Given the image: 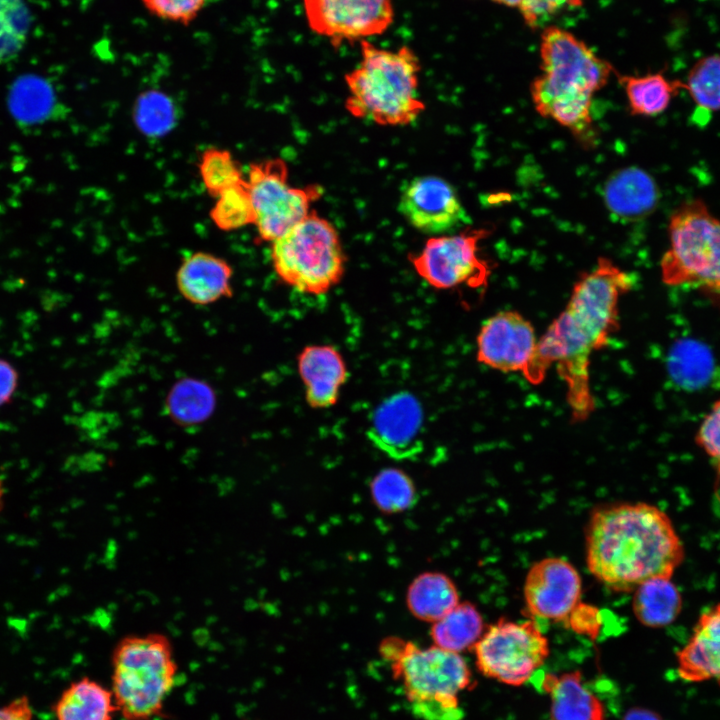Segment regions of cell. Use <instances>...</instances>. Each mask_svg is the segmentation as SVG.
<instances>
[{
  "label": "cell",
  "instance_id": "9c48e42d",
  "mask_svg": "<svg viewBox=\"0 0 720 720\" xmlns=\"http://www.w3.org/2000/svg\"><path fill=\"white\" fill-rule=\"evenodd\" d=\"M246 183L257 239L270 243L303 220L311 212L312 203L323 193L316 184L292 186L288 166L281 158L251 163Z\"/></svg>",
  "mask_w": 720,
  "mask_h": 720
},
{
  "label": "cell",
  "instance_id": "1f68e13d",
  "mask_svg": "<svg viewBox=\"0 0 720 720\" xmlns=\"http://www.w3.org/2000/svg\"><path fill=\"white\" fill-rule=\"evenodd\" d=\"M209 0H141L153 16L174 23L187 25L194 21Z\"/></svg>",
  "mask_w": 720,
  "mask_h": 720
},
{
  "label": "cell",
  "instance_id": "60d3db41",
  "mask_svg": "<svg viewBox=\"0 0 720 720\" xmlns=\"http://www.w3.org/2000/svg\"><path fill=\"white\" fill-rule=\"evenodd\" d=\"M575 2H576V5H578L580 3V0H575Z\"/></svg>",
  "mask_w": 720,
  "mask_h": 720
},
{
  "label": "cell",
  "instance_id": "7c38bea8",
  "mask_svg": "<svg viewBox=\"0 0 720 720\" xmlns=\"http://www.w3.org/2000/svg\"><path fill=\"white\" fill-rule=\"evenodd\" d=\"M538 341L533 325L522 314L500 311L481 325L476 357L489 368L521 373L529 383L537 385L544 380L538 370Z\"/></svg>",
  "mask_w": 720,
  "mask_h": 720
},
{
  "label": "cell",
  "instance_id": "8d00e7d4",
  "mask_svg": "<svg viewBox=\"0 0 720 720\" xmlns=\"http://www.w3.org/2000/svg\"><path fill=\"white\" fill-rule=\"evenodd\" d=\"M33 708L25 695L14 698L0 706V720H32Z\"/></svg>",
  "mask_w": 720,
  "mask_h": 720
},
{
  "label": "cell",
  "instance_id": "f546056e",
  "mask_svg": "<svg viewBox=\"0 0 720 720\" xmlns=\"http://www.w3.org/2000/svg\"><path fill=\"white\" fill-rule=\"evenodd\" d=\"M683 89L705 112L720 111V54L697 61L690 69Z\"/></svg>",
  "mask_w": 720,
  "mask_h": 720
},
{
  "label": "cell",
  "instance_id": "f35d334b",
  "mask_svg": "<svg viewBox=\"0 0 720 720\" xmlns=\"http://www.w3.org/2000/svg\"><path fill=\"white\" fill-rule=\"evenodd\" d=\"M4 503H5V486H4L3 480L0 476V514L3 510Z\"/></svg>",
  "mask_w": 720,
  "mask_h": 720
},
{
  "label": "cell",
  "instance_id": "7a4b0ae2",
  "mask_svg": "<svg viewBox=\"0 0 720 720\" xmlns=\"http://www.w3.org/2000/svg\"><path fill=\"white\" fill-rule=\"evenodd\" d=\"M585 555L599 582L630 592L653 578L671 579L684 559V547L671 519L657 506L614 503L591 513Z\"/></svg>",
  "mask_w": 720,
  "mask_h": 720
},
{
  "label": "cell",
  "instance_id": "5b68a950",
  "mask_svg": "<svg viewBox=\"0 0 720 720\" xmlns=\"http://www.w3.org/2000/svg\"><path fill=\"white\" fill-rule=\"evenodd\" d=\"M379 650L417 718L462 720L458 697L470 684L471 674L460 653L436 645L424 648L399 637L384 639Z\"/></svg>",
  "mask_w": 720,
  "mask_h": 720
},
{
  "label": "cell",
  "instance_id": "ac0fdd59",
  "mask_svg": "<svg viewBox=\"0 0 720 720\" xmlns=\"http://www.w3.org/2000/svg\"><path fill=\"white\" fill-rule=\"evenodd\" d=\"M676 670L687 683L714 681L720 687V603L703 612L676 654Z\"/></svg>",
  "mask_w": 720,
  "mask_h": 720
},
{
  "label": "cell",
  "instance_id": "4fadbf2b",
  "mask_svg": "<svg viewBox=\"0 0 720 720\" xmlns=\"http://www.w3.org/2000/svg\"><path fill=\"white\" fill-rule=\"evenodd\" d=\"M310 30L335 48L385 33L395 19L393 0H303Z\"/></svg>",
  "mask_w": 720,
  "mask_h": 720
},
{
  "label": "cell",
  "instance_id": "ba28073f",
  "mask_svg": "<svg viewBox=\"0 0 720 720\" xmlns=\"http://www.w3.org/2000/svg\"><path fill=\"white\" fill-rule=\"evenodd\" d=\"M668 236L660 261L662 281L694 287L720 301V219L702 200H689L672 213Z\"/></svg>",
  "mask_w": 720,
  "mask_h": 720
},
{
  "label": "cell",
  "instance_id": "8fae6325",
  "mask_svg": "<svg viewBox=\"0 0 720 720\" xmlns=\"http://www.w3.org/2000/svg\"><path fill=\"white\" fill-rule=\"evenodd\" d=\"M491 232L489 228L467 227L455 234L431 236L408 259L417 275L435 289L486 287L491 270L489 263L478 255V243Z\"/></svg>",
  "mask_w": 720,
  "mask_h": 720
},
{
  "label": "cell",
  "instance_id": "603a6c76",
  "mask_svg": "<svg viewBox=\"0 0 720 720\" xmlns=\"http://www.w3.org/2000/svg\"><path fill=\"white\" fill-rule=\"evenodd\" d=\"M53 711L56 720H112L118 712L111 689L89 677L71 682Z\"/></svg>",
  "mask_w": 720,
  "mask_h": 720
},
{
  "label": "cell",
  "instance_id": "83f0119b",
  "mask_svg": "<svg viewBox=\"0 0 720 720\" xmlns=\"http://www.w3.org/2000/svg\"><path fill=\"white\" fill-rule=\"evenodd\" d=\"M370 495L383 513L395 514L410 509L416 502V487L403 470L391 467L379 471L370 482Z\"/></svg>",
  "mask_w": 720,
  "mask_h": 720
},
{
  "label": "cell",
  "instance_id": "f1b7e54d",
  "mask_svg": "<svg viewBox=\"0 0 720 720\" xmlns=\"http://www.w3.org/2000/svg\"><path fill=\"white\" fill-rule=\"evenodd\" d=\"M198 170L207 193L214 198L246 179L239 162L223 148L205 149L199 158Z\"/></svg>",
  "mask_w": 720,
  "mask_h": 720
},
{
  "label": "cell",
  "instance_id": "d6986e66",
  "mask_svg": "<svg viewBox=\"0 0 720 720\" xmlns=\"http://www.w3.org/2000/svg\"><path fill=\"white\" fill-rule=\"evenodd\" d=\"M603 201L617 220L637 221L652 214L660 201V190L651 174L629 166L614 171L603 186Z\"/></svg>",
  "mask_w": 720,
  "mask_h": 720
},
{
  "label": "cell",
  "instance_id": "6da1fadb",
  "mask_svg": "<svg viewBox=\"0 0 720 720\" xmlns=\"http://www.w3.org/2000/svg\"><path fill=\"white\" fill-rule=\"evenodd\" d=\"M631 275L610 259L600 257L573 286L564 310L538 341V370L544 379L551 365L566 386L574 422L595 410L590 386L592 354L605 347L619 327V302L631 290Z\"/></svg>",
  "mask_w": 720,
  "mask_h": 720
},
{
  "label": "cell",
  "instance_id": "4316f807",
  "mask_svg": "<svg viewBox=\"0 0 720 720\" xmlns=\"http://www.w3.org/2000/svg\"><path fill=\"white\" fill-rule=\"evenodd\" d=\"M623 86L630 112L635 116H656L663 113L683 82L671 81L661 73L644 76L618 75Z\"/></svg>",
  "mask_w": 720,
  "mask_h": 720
},
{
  "label": "cell",
  "instance_id": "484cf974",
  "mask_svg": "<svg viewBox=\"0 0 720 720\" xmlns=\"http://www.w3.org/2000/svg\"><path fill=\"white\" fill-rule=\"evenodd\" d=\"M432 624L434 645L456 653L474 647L485 631L480 611L468 601L459 602Z\"/></svg>",
  "mask_w": 720,
  "mask_h": 720
},
{
  "label": "cell",
  "instance_id": "d6a6232c",
  "mask_svg": "<svg viewBox=\"0 0 720 720\" xmlns=\"http://www.w3.org/2000/svg\"><path fill=\"white\" fill-rule=\"evenodd\" d=\"M696 443L717 463L720 473V399L713 403L699 426Z\"/></svg>",
  "mask_w": 720,
  "mask_h": 720
},
{
  "label": "cell",
  "instance_id": "e575fe53",
  "mask_svg": "<svg viewBox=\"0 0 720 720\" xmlns=\"http://www.w3.org/2000/svg\"><path fill=\"white\" fill-rule=\"evenodd\" d=\"M566 623L577 633L597 638L601 628V614L598 608L580 602L570 613Z\"/></svg>",
  "mask_w": 720,
  "mask_h": 720
},
{
  "label": "cell",
  "instance_id": "44dd1931",
  "mask_svg": "<svg viewBox=\"0 0 720 720\" xmlns=\"http://www.w3.org/2000/svg\"><path fill=\"white\" fill-rule=\"evenodd\" d=\"M543 680L551 699V720H605L602 701L579 672L546 675Z\"/></svg>",
  "mask_w": 720,
  "mask_h": 720
},
{
  "label": "cell",
  "instance_id": "52a82bcc",
  "mask_svg": "<svg viewBox=\"0 0 720 720\" xmlns=\"http://www.w3.org/2000/svg\"><path fill=\"white\" fill-rule=\"evenodd\" d=\"M270 257L275 274L284 284L314 296L337 286L346 266L337 229L312 210L271 242Z\"/></svg>",
  "mask_w": 720,
  "mask_h": 720
},
{
  "label": "cell",
  "instance_id": "d4e9b609",
  "mask_svg": "<svg viewBox=\"0 0 720 720\" xmlns=\"http://www.w3.org/2000/svg\"><path fill=\"white\" fill-rule=\"evenodd\" d=\"M681 608V594L671 579L653 578L634 590L632 610L644 626H668L676 620Z\"/></svg>",
  "mask_w": 720,
  "mask_h": 720
},
{
  "label": "cell",
  "instance_id": "277c9868",
  "mask_svg": "<svg viewBox=\"0 0 720 720\" xmlns=\"http://www.w3.org/2000/svg\"><path fill=\"white\" fill-rule=\"evenodd\" d=\"M359 44L361 60L344 75L345 109L357 119L381 126L413 123L425 110L418 92L419 57L407 45L388 50L369 40Z\"/></svg>",
  "mask_w": 720,
  "mask_h": 720
},
{
  "label": "cell",
  "instance_id": "30bf717a",
  "mask_svg": "<svg viewBox=\"0 0 720 720\" xmlns=\"http://www.w3.org/2000/svg\"><path fill=\"white\" fill-rule=\"evenodd\" d=\"M473 648L481 673L512 686L531 679L549 655L548 639L534 620L501 618Z\"/></svg>",
  "mask_w": 720,
  "mask_h": 720
},
{
  "label": "cell",
  "instance_id": "cb8c5ba5",
  "mask_svg": "<svg viewBox=\"0 0 720 720\" xmlns=\"http://www.w3.org/2000/svg\"><path fill=\"white\" fill-rule=\"evenodd\" d=\"M459 603L453 580L442 572L428 571L416 576L409 584L406 604L417 619L434 623Z\"/></svg>",
  "mask_w": 720,
  "mask_h": 720
},
{
  "label": "cell",
  "instance_id": "d590c367",
  "mask_svg": "<svg viewBox=\"0 0 720 720\" xmlns=\"http://www.w3.org/2000/svg\"><path fill=\"white\" fill-rule=\"evenodd\" d=\"M18 372L6 359L0 358V407L13 397L18 386Z\"/></svg>",
  "mask_w": 720,
  "mask_h": 720
},
{
  "label": "cell",
  "instance_id": "3957f363",
  "mask_svg": "<svg viewBox=\"0 0 720 720\" xmlns=\"http://www.w3.org/2000/svg\"><path fill=\"white\" fill-rule=\"evenodd\" d=\"M541 70L530 85L538 114L568 129L584 146L596 140L593 97L614 72L612 66L571 33L547 28L541 41Z\"/></svg>",
  "mask_w": 720,
  "mask_h": 720
},
{
  "label": "cell",
  "instance_id": "5bb4252c",
  "mask_svg": "<svg viewBox=\"0 0 720 720\" xmlns=\"http://www.w3.org/2000/svg\"><path fill=\"white\" fill-rule=\"evenodd\" d=\"M398 209L409 225L431 236L450 234L469 220L455 188L434 175L411 179L402 189Z\"/></svg>",
  "mask_w": 720,
  "mask_h": 720
},
{
  "label": "cell",
  "instance_id": "74e56055",
  "mask_svg": "<svg viewBox=\"0 0 720 720\" xmlns=\"http://www.w3.org/2000/svg\"><path fill=\"white\" fill-rule=\"evenodd\" d=\"M622 720H663V718L648 708L633 707L625 713Z\"/></svg>",
  "mask_w": 720,
  "mask_h": 720
},
{
  "label": "cell",
  "instance_id": "8992f818",
  "mask_svg": "<svg viewBox=\"0 0 720 720\" xmlns=\"http://www.w3.org/2000/svg\"><path fill=\"white\" fill-rule=\"evenodd\" d=\"M177 665L168 639L159 634L129 636L112 656L111 691L124 720L158 716L175 685Z\"/></svg>",
  "mask_w": 720,
  "mask_h": 720
},
{
  "label": "cell",
  "instance_id": "ab89813d",
  "mask_svg": "<svg viewBox=\"0 0 720 720\" xmlns=\"http://www.w3.org/2000/svg\"><path fill=\"white\" fill-rule=\"evenodd\" d=\"M507 6H519L522 0H494Z\"/></svg>",
  "mask_w": 720,
  "mask_h": 720
},
{
  "label": "cell",
  "instance_id": "9a60e30c",
  "mask_svg": "<svg viewBox=\"0 0 720 720\" xmlns=\"http://www.w3.org/2000/svg\"><path fill=\"white\" fill-rule=\"evenodd\" d=\"M581 577L577 569L560 557H547L529 569L523 587L527 612L531 617L566 622L580 603Z\"/></svg>",
  "mask_w": 720,
  "mask_h": 720
},
{
  "label": "cell",
  "instance_id": "7402d4cb",
  "mask_svg": "<svg viewBox=\"0 0 720 720\" xmlns=\"http://www.w3.org/2000/svg\"><path fill=\"white\" fill-rule=\"evenodd\" d=\"M666 364L672 382L686 391L707 388L719 377L712 351L692 338L675 341L669 349Z\"/></svg>",
  "mask_w": 720,
  "mask_h": 720
},
{
  "label": "cell",
  "instance_id": "e0dca14e",
  "mask_svg": "<svg viewBox=\"0 0 720 720\" xmlns=\"http://www.w3.org/2000/svg\"><path fill=\"white\" fill-rule=\"evenodd\" d=\"M305 401L313 409L334 406L348 371L340 351L332 345L305 346L297 357Z\"/></svg>",
  "mask_w": 720,
  "mask_h": 720
},
{
  "label": "cell",
  "instance_id": "ffe728a7",
  "mask_svg": "<svg viewBox=\"0 0 720 720\" xmlns=\"http://www.w3.org/2000/svg\"><path fill=\"white\" fill-rule=\"evenodd\" d=\"M232 276L233 269L225 259L198 251L182 260L176 286L185 300L204 306L233 295Z\"/></svg>",
  "mask_w": 720,
  "mask_h": 720
},
{
  "label": "cell",
  "instance_id": "836d02e7",
  "mask_svg": "<svg viewBox=\"0 0 720 720\" xmlns=\"http://www.w3.org/2000/svg\"><path fill=\"white\" fill-rule=\"evenodd\" d=\"M565 4L576 5L575 0H522L519 7L527 24L538 27Z\"/></svg>",
  "mask_w": 720,
  "mask_h": 720
},
{
  "label": "cell",
  "instance_id": "2e32d148",
  "mask_svg": "<svg viewBox=\"0 0 720 720\" xmlns=\"http://www.w3.org/2000/svg\"><path fill=\"white\" fill-rule=\"evenodd\" d=\"M424 413L420 401L407 391L397 392L375 409L368 439L387 456L410 459L422 451Z\"/></svg>",
  "mask_w": 720,
  "mask_h": 720
},
{
  "label": "cell",
  "instance_id": "4dcf8cb0",
  "mask_svg": "<svg viewBox=\"0 0 720 720\" xmlns=\"http://www.w3.org/2000/svg\"><path fill=\"white\" fill-rule=\"evenodd\" d=\"M209 212L214 225L225 232L254 224V211L246 179L217 196Z\"/></svg>",
  "mask_w": 720,
  "mask_h": 720
}]
</instances>
